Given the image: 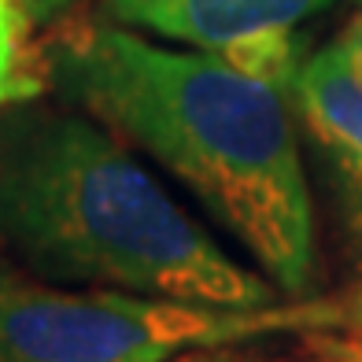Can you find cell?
<instances>
[{"mask_svg": "<svg viewBox=\"0 0 362 362\" xmlns=\"http://www.w3.org/2000/svg\"><path fill=\"white\" fill-rule=\"evenodd\" d=\"M45 78L170 174L285 296H315V200L292 86L215 48L93 19L45 48Z\"/></svg>", "mask_w": 362, "mask_h": 362, "instance_id": "obj_1", "label": "cell"}, {"mask_svg": "<svg viewBox=\"0 0 362 362\" xmlns=\"http://www.w3.org/2000/svg\"><path fill=\"white\" fill-rule=\"evenodd\" d=\"M0 252L52 285L215 307L285 300L119 134L59 96L0 111Z\"/></svg>", "mask_w": 362, "mask_h": 362, "instance_id": "obj_2", "label": "cell"}, {"mask_svg": "<svg viewBox=\"0 0 362 362\" xmlns=\"http://www.w3.org/2000/svg\"><path fill=\"white\" fill-rule=\"evenodd\" d=\"M362 322L355 296L215 307L119 288H74L0 255V362H177L270 337H318Z\"/></svg>", "mask_w": 362, "mask_h": 362, "instance_id": "obj_3", "label": "cell"}, {"mask_svg": "<svg viewBox=\"0 0 362 362\" xmlns=\"http://www.w3.org/2000/svg\"><path fill=\"white\" fill-rule=\"evenodd\" d=\"M333 0H100L104 19L163 41L229 52L248 67L292 81L303 63L300 26Z\"/></svg>", "mask_w": 362, "mask_h": 362, "instance_id": "obj_4", "label": "cell"}, {"mask_svg": "<svg viewBox=\"0 0 362 362\" xmlns=\"http://www.w3.org/2000/svg\"><path fill=\"white\" fill-rule=\"evenodd\" d=\"M292 104L351 207L362 215V78L337 45L303 56L292 74Z\"/></svg>", "mask_w": 362, "mask_h": 362, "instance_id": "obj_5", "label": "cell"}, {"mask_svg": "<svg viewBox=\"0 0 362 362\" xmlns=\"http://www.w3.org/2000/svg\"><path fill=\"white\" fill-rule=\"evenodd\" d=\"M30 15L23 0H0V111L45 96V63L30 52Z\"/></svg>", "mask_w": 362, "mask_h": 362, "instance_id": "obj_6", "label": "cell"}, {"mask_svg": "<svg viewBox=\"0 0 362 362\" xmlns=\"http://www.w3.org/2000/svg\"><path fill=\"white\" fill-rule=\"evenodd\" d=\"M337 48L344 52V59L351 63V71L362 78V8L351 15V23L344 26V34H340V41H337Z\"/></svg>", "mask_w": 362, "mask_h": 362, "instance_id": "obj_7", "label": "cell"}, {"mask_svg": "<svg viewBox=\"0 0 362 362\" xmlns=\"http://www.w3.org/2000/svg\"><path fill=\"white\" fill-rule=\"evenodd\" d=\"M23 4H26L30 23H34V26H48V23H56L63 11H71L78 0H23Z\"/></svg>", "mask_w": 362, "mask_h": 362, "instance_id": "obj_8", "label": "cell"}, {"mask_svg": "<svg viewBox=\"0 0 362 362\" xmlns=\"http://www.w3.org/2000/svg\"><path fill=\"white\" fill-rule=\"evenodd\" d=\"M177 362H233L226 351H204V355H189V358H177Z\"/></svg>", "mask_w": 362, "mask_h": 362, "instance_id": "obj_9", "label": "cell"}]
</instances>
